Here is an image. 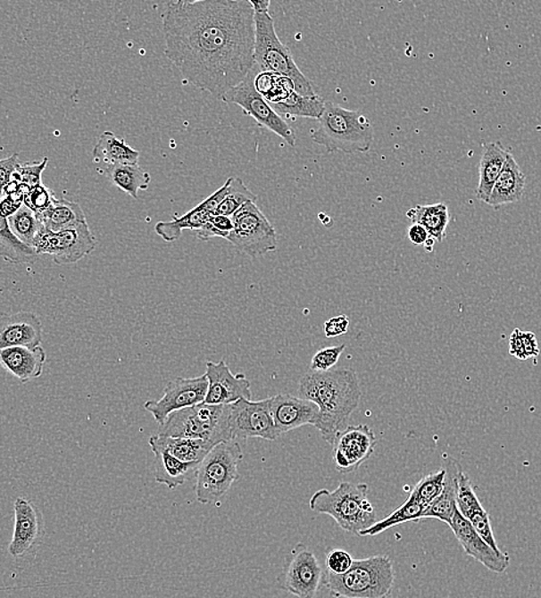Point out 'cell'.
Masks as SVG:
<instances>
[{
    "instance_id": "cell-1",
    "label": "cell",
    "mask_w": 541,
    "mask_h": 598,
    "mask_svg": "<svg viewBox=\"0 0 541 598\" xmlns=\"http://www.w3.org/2000/svg\"><path fill=\"white\" fill-rule=\"evenodd\" d=\"M165 55L189 85L221 99L254 66L249 0H179L162 13Z\"/></svg>"
},
{
    "instance_id": "cell-2",
    "label": "cell",
    "mask_w": 541,
    "mask_h": 598,
    "mask_svg": "<svg viewBox=\"0 0 541 598\" xmlns=\"http://www.w3.org/2000/svg\"><path fill=\"white\" fill-rule=\"evenodd\" d=\"M298 394L320 408V417L314 428L329 444H333L342 430L348 428L350 416L360 404L362 396L360 381L350 369L328 372L310 370L301 378Z\"/></svg>"
},
{
    "instance_id": "cell-3",
    "label": "cell",
    "mask_w": 541,
    "mask_h": 598,
    "mask_svg": "<svg viewBox=\"0 0 541 598\" xmlns=\"http://www.w3.org/2000/svg\"><path fill=\"white\" fill-rule=\"evenodd\" d=\"M318 121L320 127L312 138L328 153L365 154L371 149L375 129L371 120L360 111L344 109L326 101L324 113Z\"/></svg>"
},
{
    "instance_id": "cell-4",
    "label": "cell",
    "mask_w": 541,
    "mask_h": 598,
    "mask_svg": "<svg viewBox=\"0 0 541 598\" xmlns=\"http://www.w3.org/2000/svg\"><path fill=\"white\" fill-rule=\"evenodd\" d=\"M369 487L365 484L341 482L334 490L320 489L309 501L313 512L328 514L341 529L353 536L371 527L377 522V513L368 498Z\"/></svg>"
},
{
    "instance_id": "cell-5",
    "label": "cell",
    "mask_w": 541,
    "mask_h": 598,
    "mask_svg": "<svg viewBox=\"0 0 541 598\" xmlns=\"http://www.w3.org/2000/svg\"><path fill=\"white\" fill-rule=\"evenodd\" d=\"M395 572L391 558L377 555L354 560L341 576L326 573L323 585L334 598H386L391 595Z\"/></svg>"
},
{
    "instance_id": "cell-6",
    "label": "cell",
    "mask_w": 541,
    "mask_h": 598,
    "mask_svg": "<svg viewBox=\"0 0 541 598\" xmlns=\"http://www.w3.org/2000/svg\"><path fill=\"white\" fill-rule=\"evenodd\" d=\"M254 65L260 73H272L292 79L295 93L304 97L317 96L312 82L304 77L292 52L278 37L270 13L254 14Z\"/></svg>"
},
{
    "instance_id": "cell-7",
    "label": "cell",
    "mask_w": 541,
    "mask_h": 598,
    "mask_svg": "<svg viewBox=\"0 0 541 598\" xmlns=\"http://www.w3.org/2000/svg\"><path fill=\"white\" fill-rule=\"evenodd\" d=\"M229 405L201 404L170 414L159 426L158 436L201 440L212 446L232 441Z\"/></svg>"
},
{
    "instance_id": "cell-8",
    "label": "cell",
    "mask_w": 541,
    "mask_h": 598,
    "mask_svg": "<svg viewBox=\"0 0 541 598\" xmlns=\"http://www.w3.org/2000/svg\"><path fill=\"white\" fill-rule=\"evenodd\" d=\"M244 452L236 440L214 445L198 466L195 495L201 504H218L236 484Z\"/></svg>"
},
{
    "instance_id": "cell-9",
    "label": "cell",
    "mask_w": 541,
    "mask_h": 598,
    "mask_svg": "<svg viewBox=\"0 0 541 598\" xmlns=\"http://www.w3.org/2000/svg\"><path fill=\"white\" fill-rule=\"evenodd\" d=\"M232 221L234 229L226 239L240 253L256 258L277 249V231L256 202L246 203L233 215Z\"/></svg>"
},
{
    "instance_id": "cell-10",
    "label": "cell",
    "mask_w": 541,
    "mask_h": 598,
    "mask_svg": "<svg viewBox=\"0 0 541 598\" xmlns=\"http://www.w3.org/2000/svg\"><path fill=\"white\" fill-rule=\"evenodd\" d=\"M96 237L89 226L82 222L59 231H51L43 226L35 238L33 249L37 256L47 254L53 257L54 264L65 266L89 256L96 249Z\"/></svg>"
},
{
    "instance_id": "cell-11",
    "label": "cell",
    "mask_w": 541,
    "mask_h": 598,
    "mask_svg": "<svg viewBox=\"0 0 541 598\" xmlns=\"http://www.w3.org/2000/svg\"><path fill=\"white\" fill-rule=\"evenodd\" d=\"M256 70L257 66L254 65L248 77L240 85L222 96L221 101L240 106L245 113L254 118L258 125L272 131L290 146L295 147L297 138L292 127L272 109L270 104L265 101V98L254 87L256 75L254 74H256Z\"/></svg>"
},
{
    "instance_id": "cell-12",
    "label": "cell",
    "mask_w": 541,
    "mask_h": 598,
    "mask_svg": "<svg viewBox=\"0 0 541 598\" xmlns=\"http://www.w3.org/2000/svg\"><path fill=\"white\" fill-rule=\"evenodd\" d=\"M324 582L323 569L312 550L298 544L288 556L278 584L298 598H314Z\"/></svg>"
},
{
    "instance_id": "cell-13",
    "label": "cell",
    "mask_w": 541,
    "mask_h": 598,
    "mask_svg": "<svg viewBox=\"0 0 541 598\" xmlns=\"http://www.w3.org/2000/svg\"><path fill=\"white\" fill-rule=\"evenodd\" d=\"M229 424L233 440L262 438L276 441L280 437L270 412V398L264 401L240 400L229 404Z\"/></svg>"
},
{
    "instance_id": "cell-14",
    "label": "cell",
    "mask_w": 541,
    "mask_h": 598,
    "mask_svg": "<svg viewBox=\"0 0 541 598\" xmlns=\"http://www.w3.org/2000/svg\"><path fill=\"white\" fill-rule=\"evenodd\" d=\"M208 386L205 374L197 378H175L166 385L161 400L146 402L145 409L161 426L170 414L204 402Z\"/></svg>"
},
{
    "instance_id": "cell-15",
    "label": "cell",
    "mask_w": 541,
    "mask_h": 598,
    "mask_svg": "<svg viewBox=\"0 0 541 598\" xmlns=\"http://www.w3.org/2000/svg\"><path fill=\"white\" fill-rule=\"evenodd\" d=\"M377 438L367 425L348 426L333 442V462L337 472L356 470L375 452Z\"/></svg>"
},
{
    "instance_id": "cell-16",
    "label": "cell",
    "mask_w": 541,
    "mask_h": 598,
    "mask_svg": "<svg viewBox=\"0 0 541 598\" xmlns=\"http://www.w3.org/2000/svg\"><path fill=\"white\" fill-rule=\"evenodd\" d=\"M209 386L204 403L210 405H229L240 400L252 401V384L245 374L234 376L224 361H206Z\"/></svg>"
},
{
    "instance_id": "cell-17",
    "label": "cell",
    "mask_w": 541,
    "mask_h": 598,
    "mask_svg": "<svg viewBox=\"0 0 541 598\" xmlns=\"http://www.w3.org/2000/svg\"><path fill=\"white\" fill-rule=\"evenodd\" d=\"M449 527L454 532V536L460 544L462 545L465 553L473 558L489 571L495 573L506 572V569L511 565V558L506 552L504 555H499L480 537L479 534L472 527L459 510L453 517Z\"/></svg>"
},
{
    "instance_id": "cell-18",
    "label": "cell",
    "mask_w": 541,
    "mask_h": 598,
    "mask_svg": "<svg viewBox=\"0 0 541 598\" xmlns=\"http://www.w3.org/2000/svg\"><path fill=\"white\" fill-rule=\"evenodd\" d=\"M270 412L280 436L306 425H316L320 408L313 402L292 395L270 398Z\"/></svg>"
},
{
    "instance_id": "cell-19",
    "label": "cell",
    "mask_w": 541,
    "mask_h": 598,
    "mask_svg": "<svg viewBox=\"0 0 541 598\" xmlns=\"http://www.w3.org/2000/svg\"><path fill=\"white\" fill-rule=\"evenodd\" d=\"M43 340V326L33 312H0V351L13 346L36 348Z\"/></svg>"
},
{
    "instance_id": "cell-20",
    "label": "cell",
    "mask_w": 541,
    "mask_h": 598,
    "mask_svg": "<svg viewBox=\"0 0 541 598\" xmlns=\"http://www.w3.org/2000/svg\"><path fill=\"white\" fill-rule=\"evenodd\" d=\"M39 536L37 510L30 501L18 497L14 502V530L9 545L12 557L26 556Z\"/></svg>"
},
{
    "instance_id": "cell-21",
    "label": "cell",
    "mask_w": 541,
    "mask_h": 598,
    "mask_svg": "<svg viewBox=\"0 0 541 598\" xmlns=\"http://www.w3.org/2000/svg\"><path fill=\"white\" fill-rule=\"evenodd\" d=\"M46 361V350L41 345L36 348L13 346L0 351V368L17 378L21 384L41 377Z\"/></svg>"
},
{
    "instance_id": "cell-22",
    "label": "cell",
    "mask_w": 541,
    "mask_h": 598,
    "mask_svg": "<svg viewBox=\"0 0 541 598\" xmlns=\"http://www.w3.org/2000/svg\"><path fill=\"white\" fill-rule=\"evenodd\" d=\"M525 186H527V178L514 155L509 153L504 169L493 187L487 205L498 210L501 206L520 202L523 197Z\"/></svg>"
},
{
    "instance_id": "cell-23",
    "label": "cell",
    "mask_w": 541,
    "mask_h": 598,
    "mask_svg": "<svg viewBox=\"0 0 541 598\" xmlns=\"http://www.w3.org/2000/svg\"><path fill=\"white\" fill-rule=\"evenodd\" d=\"M443 468L445 470L443 492L428 506L423 518H435L449 526L457 512V482L462 469L452 458L444 461Z\"/></svg>"
},
{
    "instance_id": "cell-24",
    "label": "cell",
    "mask_w": 541,
    "mask_h": 598,
    "mask_svg": "<svg viewBox=\"0 0 541 598\" xmlns=\"http://www.w3.org/2000/svg\"><path fill=\"white\" fill-rule=\"evenodd\" d=\"M509 153L511 150H507L500 142L487 143L484 145L479 162V183L476 190L479 201L487 204L493 187L504 169Z\"/></svg>"
},
{
    "instance_id": "cell-25",
    "label": "cell",
    "mask_w": 541,
    "mask_h": 598,
    "mask_svg": "<svg viewBox=\"0 0 541 598\" xmlns=\"http://www.w3.org/2000/svg\"><path fill=\"white\" fill-rule=\"evenodd\" d=\"M156 469L154 478L157 484L165 485L170 489L184 486L193 476L196 477L201 462H186L177 460L172 454L161 449H154Z\"/></svg>"
},
{
    "instance_id": "cell-26",
    "label": "cell",
    "mask_w": 541,
    "mask_h": 598,
    "mask_svg": "<svg viewBox=\"0 0 541 598\" xmlns=\"http://www.w3.org/2000/svg\"><path fill=\"white\" fill-rule=\"evenodd\" d=\"M138 159L140 153L111 131H104L99 137L93 150V161L96 165H138Z\"/></svg>"
},
{
    "instance_id": "cell-27",
    "label": "cell",
    "mask_w": 541,
    "mask_h": 598,
    "mask_svg": "<svg viewBox=\"0 0 541 598\" xmlns=\"http://www.w3.org/2000/svg\"><path fill=\"white\" fill-rule=\"evenodd\" d=\"M96 170L134 199L138 198V191L148 189L151 182V175L138 165H97Z\"/></svg>"
},
{
    "instance_id": "cell-28",
    "label": "cell",
    "mask_w": 541,
    "mask_h": 598,
    "mask_svg": "<svg viewBox=\"0 0 541 598\" xmlns=\"http://www.w3.org/2000/svg\"><path fill=\"white\" fill-rule=\"evenodd\" d=\"M151 450L161 449L172 454L177 460L186 462H201L213 448L201 440L190 438L154 436L149 438Z\"/></svg>"
},
{
    "instance_id": "cell-29",
    "label": "cell",
    "mask_w": 541,
    "mask_h": 598,
    "mask_svg": "<svg viewBox=\"0 0 541 598\" xmlns=\"http://www.w3.org/2000/svg\"><path fill=\"white\" fill-rule=\"evenodd\" d=\"M44 228L59 231L78 223L87 222L85 212L78 203L54 198L43 212L36 214Z\"/></svg>"
},
{
    "instance_id": "cell-30",
    "label": "cell",
    "mask_w": 541,
    "mask_h": 598,
    "mask_svg": "<svg viewBox=\"0 0 541 598\" xmlns=\"http://www.w3.org/2000/svg\"><path fill=\"white\" fill-rule=\"evenodd\" d=\"M213 217L214 214L211 213L203 203H200L182 217L174 218L172 221L158 222L154 230L164 241L175 242L181 237L182 231L186 229L197 231Z\"/></svg>"
},
{
    "instance_id": "cell-31",
    "label": "cell",
    "mask_w": 541,
    "mask_h": 598,
    "mask_svg": "<svg viewBox=\"0 0 541 598\" xmlns=\"http://www.w3.org/2000/svg\"><path fill=\"white\" fill-rule=\"evenodd\" d=\"M407 218L411 219L412 223L425 227L436 242H443L447 234L451 215L445 203H437V204L417 205L408 210Z\"/></svg>"
},
{
    "instance_id": "cell-32",
    "label": "cell",
    "mask_w": 541,
    "mask_h": 598,
    "mask_svg": "<svg viewBox=\"0 0 541 598\" xmlns=\"http://www.w3.org/2000/svg\"><path fill=\"white\" fill-rule=\"evenodd\" d=\"M0 257L12 264H33L37 253L33 248L23 245L12 231L9 219L0 213Z\"/></svg>"
},
{
    "instance_id": "cell-33",
    "label": "cell",
    "mask_w": 541,
    "mask_h": 598,
    "mask_svg": "<svg viewBox=\"0 0 541 598\" xmlns=\"http://www.w3.org/2000/svg\"><path fill=\"white\" fill-rule=\"evenodd\" d=\"M326 101L320 96L304 97L294 91L284 102L270 104L278 114L293 118H310L320 120L325 111Z\"/></svg>"
},
{
    "instance_id": "cell-34",
    "label": "cell",
    "mask_w": 541,
    "mask_h": 598,
    "mask_svg": "<svg viewBox=\"0 0 541 598\" xmlns=\"http://www.w3.org/2000/svg\"><path fill=\"white\" fill-rule=\"evenodd\" d=\"M427 510V506L420 503L415 496L411 494L405 503L402 504L399 509L389 514L385 519L377 521L371 527L365 529L361 533V536H376L397 525L404 524V522H417L423 519V514Z\"/></svg>"
},
{
    "instance_id": "cell-35",
    "label": "cell",
    "mask_w": 541,
    "mask_h": 598,
    "mask_svg": "<svg viewBox=\"0 0 541 598\" xmlns=\"http://www.w3.org/2000/svg\"><path fill=\"white\" fill-rule=\"evenodd\" d=\"M254 87L270 104L284 102L295 91L292 79L272 73H258Z\"/></svg>"
},
{
    "instance_id": "cell-36",
    "label": "cell",
    "mask_w": 541,
    "mask_h": 598,
    "mask_svg": "<svg viewBox=\"0 0 541 598\" xmlns=\"http://www.w3.org/2000/svg\"><path fill=\"white\" fill-rule=\"evenodd\" d=\"M9 223L15 237L21 241L23 245L33 248L35 238L37 237L39 231L42 230V222L38 220L37 215L33 211L22 205L17 213L12 215Z\"/></svg>"
},
{
    "instance_id": "cell-37",
    "label": "cell",
    "mask_w": 541,
    "mask_h": 598,
    "mask_svg": "<svg viewBox=\"0 0 541 598\" xmlns=\"http://www.w3.org/2000/svg\"><path fill=\"white\" fill-rule=\"evenodd\" d=\"M228 196L217 207L214 215H225L232 218L234 214L248 202H256L257 196L246 188L245 182L240 178L230 177Z\"/></svg>"
},
{
    "instance_id": "cell-38",
    "label": "cell",
    "mask_w": 541,
    "mask_h": 598,
    "mask_svg": "<svg viewBox=\"0 0 541 598\" xmlns=\"http://www.w3.org/2000/svg\"><path fill=\"white\" fill-rule=\"evenodd\" d=\"M509 353L520 361L538 357L540 353L538 338L532 332L515 329L509 340Z\"/></svg>"
},
{
    "instance_id": "cell-39",
    "label": "cell",
    "mask_w": 541,
    "mask_h": 598,
    "mask_svg": "<svg viewBox=\"0 0 541 598\" xmlns=\"http://www.w3.org/2000/svg\"><path fill=\"white\" fill-rule=\"evenodd\" d=\"M445 470L441 468L435 473L429 474L413 487L412 493L421 504L428 506L443 492Z\"/></svg>"
},
{
    "instance_id": "cell-40",
    "label": "cell",
    "mask_w": 541,
    "mask_h": 598,
    "mask_svg": "<svg viewBox=\"0 0 541 598\" xmlns=\"http://www.w3.org/2000/svg\"><path fill=\"white\" fill-rule=\"evenodd\" d=\"M47 162H49V158L44 157L41 162L20 163L14 175L21 185L30 189L34 188V187L42 185V174L46 169Z\"/></svg>"
},
{
    "instance_id": "cell-41",
    "label": "cell",
    "mask_w": 541,
    "mask_h": 598,
    "mask_svg": "<svg viewBox=\"0 0 541 598\" xmlns=\"http://www.w3.org/2000/svg\"><path fill=\"white\" fill-rule=\"evenodd\" d=\"M345 349V345H341L337 346H328V348L317 351L312 357L310 370H312V372H328V370H331V369L337 364V361H339V358Z\"/></svg>"
},
{
    "instance_id": "cell-42",
    "label": "cell",
    "mask_w": 541,
    "mask_h": 598,
    "mask_svg": "<svg viewBox=\"0 0 541 598\" xmlns=\"http://www.w3.org/2000/svg\"><path fill=\"white\" fill-rule=\"evenodd\" d=\"M54 198V191L47 188L42 183V185L34 187V188L27 191L25 197H23V205H26L28 209L38 214L46 210Z\"/></svg>"
},
{
    "instance_id": "cell-43",
    "label": "cell",
    "mask_w": 541,
    "mask_h": 598,
    "mask_svg": "<svg viewBox=\"0 0 541 598\" xmlns=\"http://www.w3.org/2000/svg\"><path fill=\"white\" fill-rule=\"evenodd\" d=\"M325 564L328 573L334 574V576H341V574H345L352 568L354 558L344 549L333 548L329 549L328 553H326Z\"/></svg>"
},
{
    "instance_id": "cell-44",
    "label": "cell",
    "mask_w": 541,
    "mask_h": 598,
    "mask_svg": "<svg viewBox=\"0 0 541 598\" xmlns=\"http://www.w3.org/2000/svg\"><path fill=\"white\" fill-rule=\"evenodd\" d=\"M20 163L21 162L19 161L18 154H14L5 159H0V201L4 197V189H5L7 183L11 181L15 171H17Z\"/></svg>"
},
{
    "instance_id": "cell-45",
    "label": "cell",
    "mask_w": 541,
    "mask_h": 598,
    "mask_svg": "<svg viewBox=\"0 0 541 598\" xmlns=\"http://www.w3.org/2000/svg\"><path fill=\"white\" fill-rule=\"evenodd\" d=\"M349 325V318L347 316H344V314L329 319V320L326 321L324 324V332L326 337H337L341 336V335L348 333Z\"/></svg>"
},
{
    "instance_id": "cell-46",
    "label": "cell",
    "mask_w": 541,
    "mask_h": 598,
    "mask_svg": "<svg viewBox=\"0 0 541 598\" xmlns=\"http://www.w3.org/2000/svg\"><path fill=\"white\" fill-rule=\"evenodd\" d=\"M23 205L22 195H13V196H4L0 201V213L5 218H10L18 212Z\"/></svg>"
},
{
    "instance_id": "cell-47",
    "label": "cell",
    "mask_w": 541,
    "mask_h": 598,
    "mask_svg": "<svg viewBox=\"0 0 541 598\" xmlns=\"http://www.w3.org/2000/svg\"><path fill=\"white\" fill-rule=\"evenodd\" d=\"M408 238L412 245H425L429 239L431 238V235H429L425 227L419 225V223H412L408 229Z\"/></svg>"
},
{
    "instance_id": "cell-48",
    "label": "cell",
    "mask_w": 541,
    "mask_h": 598,
    "mask_svg": "<svg viewBox=\"0 0 541 598\" xmlns=\"http://www.w3.org/2000/svg\"><path fill=\"white\" fill-rule=\"evenodd\" d=\"M210 222L212 223V225L216 227V229L221 231V234H224L226 238L229 237L230 231L234 229L232 218L225 217V215H214Z\"/></svg>"
},
{
    "instance_id": "cell-49",
    "label": "cell",
    "mask_w": 541,
    "mask_h": 598,
    "mask_svg": "<svg viewBox=\"0 0 541 598\" xmlns=\"http://www.w3.org/2000/svg\"><path fill=\"white\" fill-rule=\"evenodd\" d=\"M196 233L198 238L202 239V241H209V239L214 237L226 239L225 235L221 234V231L216 229V227H214L210 221L206 222L205 225L202 227V228L196 231Z\"/></svg>"
},
{
    "instance_id": "cell-50",
    "label": "cell",
    "mask_w": 541,
    "mask_h": 598,
    "mask_svg": "<svg viewBox=\"0 0 541 598\" xmlns=\"http://www.w3.org/2000/svg\"><path fill=\"white\" fill-rule=\"evenodd\" d=\"M249 2L252 4L254 14L269 13L270 0H249Z\"/></svg>"
}]
</instances>
